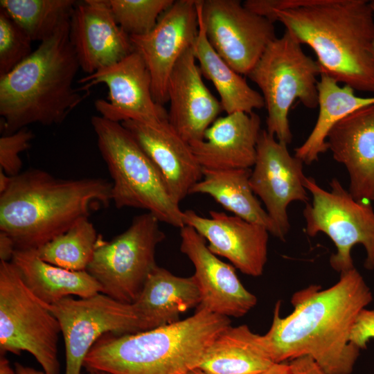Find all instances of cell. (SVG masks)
Returning <instances> with one entry per match:
<instances>
[{
    "label": "cell",
    "instance_id": "1",
    "mask_svg": "<svg viewBox=\"0 0 374 374\" xmlns=\"http://www.w3.org/2000/svg\"><path fill=\"white\" fill-rule=\"evenodd\" d=\"M315 285L296 293L293 312L280 316L274 308L272 323L265 335L274 362L311 357L326 374H350L360 349L350 337L357 318L373 294L353 268L340 274L337 283L319 290Z\"/></svg>",
    "mask_w": 374,
    "mask_h": 374
},
{
    "label": "cell",
    "instance_id": "2",
    "mask_svg": "<svg viewBox=\"0 0 374 374\" xmlns=\"http://www.w3.org/2000/svg\"><path fill=\"white\" fill-rule=\"evenodd\" d=\"M271 21L284 25L317 57L321 72L374 93V12L366 0H271Z\"/></svg>",
    "mask_w": 374,
    "mask_h": 374
},
{
    "label": "cell",
    "instance_id": "3",
    "mask_svg": "<svg viewBox=\"0 0 374 374\" xmlns=\"http://www.w3.org/2000/svg\"><path fill=\"white\" fill-rule=\"evenodd\" d=\"M111 202L112 183L105 179H60L28 169L0 194V231L16 249H37Z\"/></svg>",
    "mask_w": 374,
    "mask_h": 374
},
{
    "label": "cell",
    "instance_id": "4",
    "mask_svg": "<svg viewBox=\"0 0 374 374\" xmlns=\"http://www.w3.org/2000/svg\"><path fill=\"white\" fill-rule=\"evenodd\" d=\"M69 33L70 20L0 78L5 134L33 123L59 125L87 96L73 87L80 65Z\"/></svg>",
    "mask_w": 374,
    "mask_h": 374
},
{
    "label": "cell",
    "instance_id": "5",
    "mask_svg": "<svg viewBox=\"0 0 374 374\" xmlns=\"http://www.w3.org/2000/svg\"><path fill=\"white\" fill-rule=\"evenodd\" d=\"M229 317L196 310L185 319L134 334L109 332L87 353L84 368L111 374H186L197 368Z\"/></svg>",
    "mask_w": 374,
    "mask_h": 374
},
{
    "label": "cell",
    "instance_id": "6",
    "mask_svg": "<svg viewBox=\"0 0 374 374\" xmlns=\"http://www.w3.org/2000/svg\"><path fill=\"white\" fill-rule=\"evenodd\" d=\"M91 125L100 153L112 179V202L118 208L146 210L160 222L184 226L183 211L158 169L121 124L93 116Z\"/></svg>",
    "mask_w": 374,
    "mask_h": 374
},
{
    "label": "cell",
    "instance_id": "7",
    "mask_svg": "<svg viewBox=\"0 0 374 374\" xmlns=\"http://www.w3.org/2000/svg\"><path fill=\"white\" fill-rule=\"evenodd\" d=\"M321 73L316 60L288 30L267 47L247 76L260 88L267 109V131L287 145L292 140L289 111L296 100L305 107H318L317 79Z\"/></svg>",
    "mask_w": 374,
    "mask_h": 374
},
{
    "label": "cell",
    "instance_id": "8",
    "mask_svg": "<svg viewBox=\"0 0 374 374\" xmlns=\"http://www.w3.org/2000/svg\"><path fill=\"white\" fill-rule=\"evenodd\" d=\"M59 321L24 284L11 262L0 261V352L30 353L48 374H59Z\"/></svg>",
    "mask_w": 374,
    "mask_h": 374
},
{
    "label": "cell",
    "instance_id": "9",
    "mask_svg": "<svg viewBox=\"0 0 374 374\" xmlns=\"http://www.w3.org/2000/svg\"><path fill=\"white\" fill-rule=\"evenodd\" d=\"M150 213L136 216L130 226L110 241L100 235L87 268L100 285L101 293L125 303L139 296L154 267L157 247L166 238Z\"/></svg>",
    "mask_w": 374,
    "mask_h": 374
},
{
    "label": "cell",
    "instance_id": "10",
    "mask_svg": "<svg viewBox=\"0 0 374 374\" xmlns=\"http://www.w3.org/2000/svg\"><path fill=\"white\" fill-rule=\"evenodd\" d=\"M304 185L312 197L303 212L305 232L310 237L323 233L334 242L337 251L330 258L332 269L341 274L355 268L351 249L361 244L366 253L364 267L374 269V211L371 205L355 199L336 178L330 181L329 190L320 187L312 177H306Z\"/></svg>",
    "mask_w": 374,
    "mask_h": 374
},
{
    "label": "cell",
    "instance_id": "11",
    "mask_svg": "<svg viewBox=\"0 0 374 374\" xmlns=\"http://www.w3.org/2000/svg\"><path fill=\"white\" fill-rule=\"evenodd\" d=\"M59 321L66 354L65 374H81L84 359L105 334H134L147 330L134 305L101 292L73 299L65 297L44 303Z\"/></svg>",
    "mask_w": 374,
    "mask_h": 374
},
{
    "label": "cell",
    "instance_id": "12",
    "mask_svg": "<svg viewBox=\"0 0 374 374\" xmlns=\"http://www.w3.org/2000/svg\"><path fill=\"white\" fill-rule=\"evenodd\" d=\"M208 40L237 73L247 75L276 38L274 23L239 0H199Z\"/></svg>",
    "mask_w": 374,
    "mask_h": 374
},
{
    "label": "cell",
    "instance_id": "13",
    "mask_svg": "<svg viewBox=\"0 0 374 374\" xmlns=\"http://www.w3.org/2000/svg\"><path fill=\"white\" fill-rule=\"evenodd\" d=\"M87 91L100 83L106 84L107 100L99 99L95 107L100 116L111 121H134L147 124L168 120V113L155 102L152 93L150 72L141 56L135 51L118 62L78 80Z\"/></svg>",
    "mask_w": 374,
    "mask_h": 374
},
{
    "label": "cell",
    "instance_id": "14",
    "mask_svg": "<svg viewBox=\"0 0 374 374\" xmlns=\"http://www.w3.org/2000/svg\"><path fill=\"white\" fill-rule=\"evenodd\" d=\"M303 163L290 154L287 144L278 141L267 130H261L249 182L283 240L290 228L289 204L294 201L305 204L309 201L304 185Z\"/></svg>",
    "mask_w": 374,
    "mask_h": 374
},
{
    "label": "cell",
    "instance_id": "15",
    "mask_svg": "<svg viewBox=\"0 0 374 374\" xmlns=\"http://www.w3.org/2000/svg\"><path fill=\"white\" fill-rule=\"evenodd\" d=\"M198 32L197 0H177L161 14L149 33L130 36L152 80V93L161 105L168 102V84L179 57L192 47Z\"/></svg>",
    "mask_w": 374,
    "mask_h": 374
},
{
    "label": "cell",
    "instance_id": "16",
    "mask_svg": "<svg viewBox=\"0 0 374 374\" xmlns=\"http://www.w3.org/2000/svg\"><path fill=\"white\" fill-rule=\"evenodd\" d=\"M180 251L193 263L201 302L197 310L233 317H241L257 303L238 278L233 266L212 253L206 240L193 228L180 229Z\"/></svg>",
    "mask_w": 374,
    "mask_h": 374
},
{
    "label": "cell",
    "instance_id": "17",
    "mask_svg": "<svg viewBox=\"0 0 374 374\" xmlns=\"http://www.w3.org/2000/svg\"><path fill=\"white\" fill-rule=\"evenodd\" d=\"M210 217L195 211H183L184 225L193 228L217 256L228 259L244 274H262L267 260L269 231L264 226L224 212L209 211Z\"/></svg>",
    "mask_w": 374,
    "mask_h": 374
},
{
    "label": "cell",
    "instance_id": "18",
    "mask_svg": "<svg viewBox=\"0 0 374 374\" xmlns=\"http://www.w3.org/2000/svg\"><path fill=\"white\" fill-rule=\"evenodd\" d=\"M70 40L80 68L89 74L110 66L134 50L116 21L108 0L77 3L70 19Z\"/></svg>",
    "mask_w": 374,
    "mask_h": 374
},
{
    "label": "cell",
    "instance_id": "19",
    "mask_svg": "<svg viewBox=\"0 0 374 374\" xmlns=\"http://www.w3.org/2000/svg\"><path fill=\"white\" fill-rule=\"evenodd\" d=\"M192 48L184 51L169 78L168 121L188 144L203 139L206 130L223 110L202 78Z\"/></svg>",
    "mask_w": 374,
    "mask_h": 374
},
{
    "label": "cell",
    "instance_id": "20",
    "mask_svg": "<svg viewBox=\"0 0 374 374\" xmlns=\"http://www.w3.org/2000/svg\"><path fill=\"white\" fill-rule=\"evenodd\" d=\"M121 124L152 160L169 193L180 204L203 177V169L190 145L168 120L152 124L126 121Z\"/></svg>",
    "mask_w": 374,
    "mask_h": 374
},
{
    "label": "cell",
    "instance_id": "21",
    "mask_svg": "<svg viewBox=\"0 0 374 374\" xmlns=\"http://www.w3.org/2000/svg\"><path fill=\"white\" fill-rule=\"evenodd\" d=\"M326 142L334 159L348 171L353 197L359 202L374 201V105L337 122Z\"/></svg>",
    "mask_w": 374,
    "mask_h": 374
},
{
    "label": "cell",
    "instance_id": "22",
    "mask_svg": "<svg viewBox=\"0 0 374 374\" xmlns=\"http://www.w3.org/2000/svg\"><path fill=\"white\" fill-rule=\"evenodd\" d=\"M261 120L254 112L217 118L202 140L190 143L203 170L250 169L256 158Z\"/></svg>",
    "mask_w": 374,
    "mask_h": 374
},
{
    "label": "cell",
    "instance_id": "23",
    "mask_svg": "<svg viewBox=\"0 0 374 374\" xmlns=\"http://www.w3.org/2000/svg\"><path fill=\"white\" fill-rule=\"evenodd\" d=\"M201 295L194 276H178L157 265L134 305L147 330L179 321V315L197 308Z\"/></svg>",
    "mask_w": 374,
    "mask_h": 374
},
{
    "label": "cell",
    "instance_id": "24",
    "mask_svg": "<svg viewBox=\"0 0 374 374\" xmlns=\"http://www.w3.org/2000/svg\"><path fill=\"white\" fill-rule=\"evenodd\" d=\"M274 363L265 335L247 325L229 326L208 347L198 368L206 374H260Z\"/></svg>",
    "mask_w": 374,
    "mask_h": 374
},
{
    "label": "cell",
    "instance_id": "25",
    "mask_svg": "<svg viewBox=\"0 0 374 374\" xmlns=\"http://www.w3.org/2000/svg\"><path fill=\"white\" fill-rule=\"evenodd\" d=\"M11 262L28 290L46 304L71 295L86 298L102 292L100 285L87 271H71L50 264L36 249H16Z\"/></svg>",
    "mask_w": 374,
    "mask_h": 374
},
{
    "label": "cell",
    "instance_id": "26",
    "mask_svg": "<svg viewBox=\"0 0 374 374\" xmlns=\"http://www.w3.org/2000/svg\"><path fill=\"white\" fill-rule=\"evenodd\" d=\"M198 32L192 46L202 74L211 80L220 97V103L226 114L253 112L265 107L262 94L253 89L245 79L233 70L209 43L202 19L199 0H197Z\"/></svg>",
    "mask_w": 374,
    "mask_h": 374
},
{
    "label": "cell",
    "instance_id": "27",
    "mask_svg": "<svg viewBox=\"0 0 374 374\" xmlns=\"http://www.w3.org/2000/svg\"><path fill=\"white\" fill-rule=\"evenodd\" d=\"M251 170H203L202 179L190 194H206L233 215L264 226L274 236L284 240L278 229L253 192L249 179Z\"/></svg>",
    "mask_w": 374,
    "mask_h": 374
},
{
    "label": "cell",
    "instance_id": "28",
    "mask_svg": "<svg viewBox=\"0 0 374 374\" xmlns=\"http://www.w3.org/2000/svg\"><path fill=\"white\" fill-rule=\"evenodd\" d=\"M319 114L317 122L303 143L295 148L297 158L310 165L328 150L327 136L332 127L349 114L374 105V97H361L355 89L321 72L317 83Z\"/></svg>",
    "mask_w": 374,
    "mask_h": 374
},
{
    "label": "cell",
    "instance_id": "29",
    "mask_svg": "<svg viewBox=\"0 0 374 374\" xmlns=\"http://www.w3.org/2000/svg\"><path fill=\"white\" fill-rule=\"evenodd\" d=\"M74 0H1V8L28 35L41 42L69 21Z\"/></svg>",
    "mask_w": 374,
    "mask_h": 374
},
{
    "label": "cell",
    "instance_id": "30",
    "mask_svg": "<svg viewBox=\"0 0 374 374\" xmlns=\"http://www.w3.org/2000/svg\"><path fill=\"white\" fill-rule=\"evenodd\" d=\"M99 237L93 224L86 217L36 251L50 264L71 271H86Z\"/></svg>",
    "mask_w": 374,
    "mask_h": 374
},
{
    "label": "cell",
    "instance_id": "31",
    "mask_svg": "<svg viewBox=\"0 0 374 374\" xmlns=\"http://www.w3.org/2000/svg\"><path fill=\"white\" fill-rule=\"evenodd\" d=\"M114 19L129 36L149 33L174 0H108Z\"/></svg>",
    "mask_w": 374,
    "mask_h": 374
},
{
    "label": "cell",
    "instance_id": "32",
    "mask_svg": "<svg viewBox=\"0 0 374 374\" xmlns=\"http://www.w3.org/2000/svg\"><path fill=\"white\" fill-rule=\"evenodd\" d=\"M32 42L23 29L0 8V78L33 53Z\"/></svg>",
    "mask_w": 374,
    "mask_h": 374
},
{
    "label": "cell",
    "instance_id": "33",
    "mask_svg": "<svg viewBox=\"0 0 374 374\" xmlns=\"http://www.w3.org/2000/svg\"><path fill=\"white\" fill-rule=\"evenodd\" d=\"M34 134L27 127L0 138V169L10 177L20 173L22 161L19 154L30 147Z\"/></svg>",
    "mask_w": 374,
    "mask_h": 374
},
{
    "label": "cell",
    "instance_id": "34",
    "mask_svg": "<svg viewBox=\"0 0 374 374\" xmlns=\"http://www.w3.org/2000/svg\"><path fill=\"white\" fill-rule=\"evenodd\" d=\"M371 339H374V310L364 308L357 318L350 341L362 350L366 348Z\"/></svg>",
    "mask_w": 374,
    "mask_h": 374
},
{
    "label": "cell",
    "instance_id": "35",
    "mask_svg": "<svg viewBox=\"0 0 374 374\" xmlns=\"http://www.w3.org/2000/svg\"><path fill=\"white\" fill-rule=\"evenodd\" d=\"M290 366L293 374H326L317 363L308 355L292 359Z\"/></svg>",
    "mask_w": 374,
    "mask_h": 374
},
{
    "label": "cell",
    "instance_id": "36",
    "mask_svg": "<svg viewBox=\"0 0 374 374\" xmlns=\"http://www.w3.org/2000/svg\"><path fill=\"white\" fill-rule=\"evenodd\" d=\"M16 247L12 238L0 231V260L11 262Z\"/></svg>",
    "mask_w": 374,
    "mask_h": 374
},
{
    "label": "cell",
    "instance_id": "37",
    "mask_svg": "<svg viewBox=\"0 0 374 374\" xmlns=\"http://www.w3.org/2000/svg\"><path fill=\"white\" fill-rule=\"evenodd\" d=\"M260 374H293L290 364L275 362Z\"/></svg>",
    "mask_w": 374,
    "mask_h": 374
},
{
    "label": "cell",
    "instance_id": "38",
    "mask_svg": "<svg viewBox=\"0 0 374 374\" xmlns=\"http://www.w3.org/2000/svg\"><path fill=\"white\" fill-rule=\"evenodd\" d=\"M14 370L15 374H48L44 371H37L33 368L24 366L19 362L15 364Z\"/></svg>",
    "mask_w": 374,
    "mask_h": 374
},
{
    "label": "cell",
    "instance_id": "39",
    "mask_svg": "<svg viewBox=\"0 0 374 374\" xmlns=\"http://www.w3.org/2000/svg\"><path fill=\"white\" fill-rule=\"evenodd\" d=\"M0 374H15L14 368L4 355H1L0 358Z\"/></svg>",
    "mask_w": 374,
    "mask_h": 374
},
{
    "label": "cell",
    "instance_id": "40",
    "mask_svg": "<svg viewBox=\"0 0 374 374\" xmlns=\"http://www.w3.org/2000/svg\"><path fill=\"white\" fill-rule=\"evenodd\" d=\"M11 179L12 177L0 169V194L6 190L11 182Z\"/></svg>",
    "mask_w": 374,
    "mask_h": 374
},
{
    "label": "cell",
    "instance_id": "41",
    "mask_svg": "<svg viewBox=\"0 0 374 374\" xmlns=\"http://www.w3.org/2000/svg\"><path fill=\"white\" fill-rule=\"evenodd\" d=\"M186 374H206L205 372H204L202 369L197 368L195 369H193Z\"/></svg>",
    "mask_w": 374,
    "mask_h": 374
},
{
    "label": "cell",
    "instance_id": "42",
    "mask_svg": "<svg viewBox=\"0 0 374 374\" xmlns=\"http://www.w3.org/2000/svg\"><path fill=\"white\" fill-rule=\"evenodd\" d=\"M87 371V374H111L105 371H98V370H90V371Z\"/></svg>",
    "mask_w": 374,
    "mask_h": 374
},
{
    "label": "cell",
    "instance_id": "43",
    "mask_svg": "<svg viewBox=\"0 0 374 374\" xmlns=\"http://www.w3.org/2000/svg\"><path fill=\"white\" fill-rule=\"evenodd\" d=\"M371 6L374 12V1H370ZM373 55H374V42H373Z\"/></svg>",
    "mask_w": 374,
    "mask_h": 374
}]
</instances>
